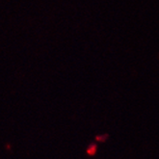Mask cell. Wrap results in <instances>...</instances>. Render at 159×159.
<instances>
[]
</instances>
